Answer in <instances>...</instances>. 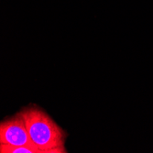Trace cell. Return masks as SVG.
I'll return each mask as SVG.
<instances>
[{"label": "cell", "mask_w": 153, "mask_h": 153, "mask_svg": "<svg viewBox=\"0 0 153 153\" xmlns=\"http://www.w3.org/2000/svg\"><path fill=\"white\" fill-rule=\"evenodd\" d=\"M31 144L40 153H65L66 134L45 112L36 105L20 111Z\"/></svg>", "instance_id": "cell-1"}, {"label": "cell", "mask_w": 153, "mask_h": 153, "mask_svg": "<svg viewBox=\"0 0 153 153\" xmlns=\"http://www.w3.org/2000/svg\"><path fill=\"white\" fill-rule=\"evenodd\" d=\"M0 145L33 146L25 122L19 114L0 122Z\"/></svg>", "instance_id": "cell-2"}, {"label": "cell", "mask_w": 153, "mask_h": 153, "mask_svg": "<svg viewBox=\"0 0 153 153\" xmlns=\"http://www.w3.org/2000/svg\"><path fill=\"white\" fill-rule=\"evenodd\" d=\"M0 153H40V151L31 145H25V146L0 145Z\"/></svg>", "instance_id": "cell-3"}]
</instances>
